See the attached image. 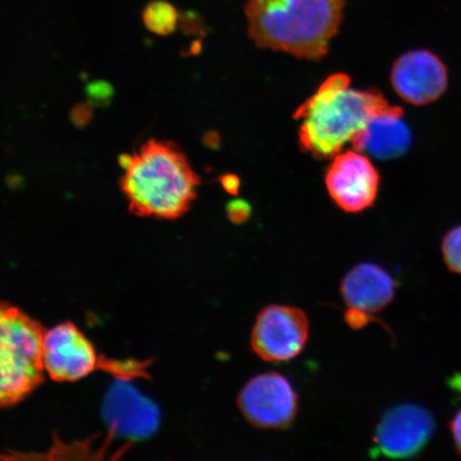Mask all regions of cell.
<instances>
[{"instance_id": "ac0fdd59", "label": "cell", "mask_w": 461, "mask_h": 461, "mask_svg": "<svg viewBox=\"0 0 461 461\" xmlns=\"http://www.w3.org/2000/svg\"><path fill=\"white\" fill-rule=\"evenodd\" d=\"M91 117V111L88 106L79 105L73 111L72 119L77 125H85Z\"/></svg>"}, {"instance_id": "3957f363", "label": "cell", "mask_w": 461, "mask_h": 461, "mask_svg": "<svg viewBox=\"0 0 461 461\" xmlns=\"http://www.w3.org/2000/svg\"><path fill=\"white\" fill-rule=\"evenodd\" d=\"M388 106L378 92L351 89L348 75H333L298 108L299 142L314 158L336 157Z\"/></svg>"}, {"instance_id": "9a60e30c", "label": "cell", "mask_w": 461, "mask_h": 461, "mask_svg": "<svg viewBox=\"0 0 461 461\" xmlns=\"http://www.w3.org/2000/svg\"><path fill=\"white\" fill-rule=\"evenodd\" d=\"M345 321H348V324L350 327L355 328V330H360V328L370 324V322L375 321V319L371 314L362 312V311L359 310L348 308V312L345 314Z\"/></svg>"}, {"instance_id": "4fadbf2b", "label": "cell", "mask_w": 461, "mask_h": 461, "mask_svg": "<svg viewBox=\"0 0 461 461\" xmlns=\"http://www.w3.org/2000/svg\"><path fill=\"white\" fill-rule=\"evenodd\" d=\"M142 19L149 31L159 36H167L175 32L178 14L171 4L159 0L147 5L143 11Z\"/></svg>"}, {"instance_id": "ba28073f", "label": "cell", "mask_w": 461, "mask_h": 461, "mask_svg": "<svg viewBox=\"0 0 461 461\" xmlns=\"http://www.w3.org/2000/svg\"><path fill=\"white\" fill-rule=\"evenodd\" d=\"M94 344L71 321L46 330L43 362L46 374L58 383H74L89 376L99 366Z\"/></svg>"}, {"instance_id": "e0dca14e", "label": "cell", "mask_w": 461, "mask_h": 461, "mask_svg": "<svg viewBox=\"0 0 461 461\" xmlns=\"http://www.w3.org/2000/svg\"><path fill=\"white\" fill-rule=\"evenodd\" d=\"M448 429L451 431L455 451L461 457V408L455 412L452 420H449Z\"/></svg>"}, {"instance_id": "8992f818", "label": "cell", "mask_w": 461, "mask_h": 461, "mask_svg": "<svg viewBox=\"0 0 461 461\" xmlns=\"http://www.w3.org/2000/svg\"><path fill=\"white\" fill-rule=\"evenodd\" d=\"M309 332V319L302 309L270 304L258 314L251 331V348L267 362L291 361L303 353Z\"/></svg>"}, {"instance_id": "ffe728a7", "label": "cell", "mask_w": 461, "mask_h": 461, "mask_svg": "<svg viewBox=\"0 0 461 461\" xmlns=\"http://www.w3.org/2000/svg\"><path fill=\"white\" fill-rule=\"evenodd\" d=\"M222 183L229 193L234 194L239 188V178L233 176H224Z\"/></svg>"}, {"instance_id": "8fae6325", "label": "cell", "mask_w": 461, "mask_h": 461, "mask_svg": "<svg viewBox=\"0 0 461 461\" xmlns=\"http://www.w3.org/2000/svg\"><path fill=\"white\" fill-rule=\"evenodd\" d=\"M341 295L349 309L372 315L387 308L394 301L396 281L380 265L360 263L344 276Z\"/></svg>"}, {"instance_id": "5b68a950", "label": "cell", "mask_w": 461, "mask_h": 461, "mask_svg": "<svg viewBox=\"0 0 461 461\" xmlns=\"http://www.w3.org/2000/svg\"><path fill=\"white\" fill-rule=\"evenodd\" d=\"M437 430L429 409L416 402H401L385 411L375 429L374 458H417L428 447Z\"/></svg>"}, {"instance_id": "52a82bcc", "label": "cell", "mask_w": 461, "mask_h": 461, "mask_svg": "<svg viewBox=\"0 0 461 461\" xmlns=\"http://www.w3.org/2000/svg\"><path fill=\"white\" fill-rule=\"evenodd\" d=\"M238 405L251 425L262 429L290 428L298 412V395L290 380L269 372L253 377L240 390Z\"/></svg>"}, {"instance_id": "5bb4252c", "label": "cell", "mask_w": 461, "mask_h": 461, "mask_svg": "<svg viewBox=\"0 0 461 461\" xmlns=\"http://www.w3.org/2000/svg\"><path fill=\"white\" fill-rule=\"evenodd\" d=\"M441 252L449 272L461 276V224L449 230L445 235Z\"/></svg>"}, {"instance_id": "277c9868", "label": "cell", "mask_w": 461, "mask_h": 461, "mask_svg": "<svg viewBox=\"0 0 461 461\" xmlns=\"http://www.w3.org/2000/svg\"><path fill=\"white\" fill-rule=\"evenodd\" d=\"M45 332L24 311L0 303V408L25 401L44 382Z\"/></svg>"}, {"instance_id": "7c38bea8", "label": "cell", "mask_w": 461, "mask_h": 461, "mask_svg": "<svg viewBox=\"0 0 461 461\" xmlns=\"http://www.w3.org/2000/svg\"><path fill=\"white\" fill-rule=\"evenodd\" d=\"M351 143L358 152L379 159H393L411 149V131L402 118V109L389 105L373 118Z\"/></svg>"}, {"instance_id": "d6986e66", "label": "cell", "mask_w": 461, "mask_h": 461, "mask_svg": "<svg viewBox=\"0 0 461 461\" xmlns=\"http://www.w3.org/2000/svg\"><path fill=\"white\" fill-rule=\"evenodd\" d=\"M90 95L94 96V99L105 100L106 97L111 95V88L108 86L95 85Z\"/></svg>"}, {"instance_id": "2e32d148", "label": "cell", "mask_w": 461, "mask_h": 461, "mask_svg": "<svg viewBox=\"0 0 461 461\" xmlns=\"http://www.w3.org/2000/svg\"><path fill=\"white\" fill-rule=\"evenodd\" d=\"M228 214L230 221L235 223L245 222L250 214L249 206L245 202H232L229 206Z\"/></svg>"}, {"instance_id": "9c48e42d", "label": "cell", "mask_w": 461, "mask_h": 461, "mask_svg": "<svg viewBox=\"0 0 461 461\" xmlns=\"http://www.w3.org/2000/svg\"><path fill=\"white\" fill-rule=\"evenodd\" d=\"M379 182V173L371 160L353 151L336 155L326 176L332 200L348 212H359L372 206Z\"/></svg>"}, {"instance_id": "7a4b0ae2", "label": "cell", "mask_w": 461, "mask_h": 461, "mask_svg": "<svg viewBox=\"0 0 461 461\" xmlns=\"http://www.w3.org/2000/svg\"><path fill=\"white\" fill-rule=\"evenodd\" d=\"M121 181L131 212L142 217L175 221L197 197L199 177L175 144L151 140L125 167Z\"/></svg>"}, {"instance_id": "30bf717a", "label": "cell", "mask_w": 461, "mask_h": 461, "mask_svg": "<svg viewBox=\"0 0 461 461\" xmlns=\"http://www.w3.org/2000/svg\"><path fill=\"white\" fill-rule=\"evenodd\" d=\"M391 82L403 101L423 106L445 94L448 75L439 57L429 50H419L408 51L397 59Z\"/></svg>"}, {"instance_id": "6da1fadb", "label": "cell", "mask_w": 461, "mask_h": 461, "mask_svg": "<svg viewBox=\"0 0 461 461\" xmlns=\"http://www.w3.org/2000/svg\"><path fill=\"white\" fill-rule=\"evenodd\" d=\"M343 0H247L250 37L264 49L320 60L339 32Z\"/></svg>"}]
</instances>
